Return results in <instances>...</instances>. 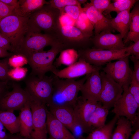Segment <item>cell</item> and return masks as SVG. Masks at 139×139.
<instances>
[{
    "instance_id": "49",
    "label": "cell",
    "mask_w": 139,
    "mask_h": 139,
    "mask_svg": "<svg viewBox=\"0 0 139 139\" xmlns=\"http://www.w3.org/2000/svg\"><path fill=\"white\" fill-rule=\"evenodd\" d=\"M130 139H139V129L136 130Z\"/></svg>"
},
{
    "instance_id": "18",
    "label": "cell",
    "mask_w": 139,
    "mask_h": 139,
    "mask_svg": "<svg viewBox=\"0 0 139 139\" xmlns=\"http://www.w3.org/2000/svg\"><path fill=\"white\" fill-rule=\"evenodd\" d=\"M82 8L93 27L95 35L103 31L114 30L111 25L110 20L96 9L90 3L85 4Z\"/></svg>"
},
{
    "instance_id": "20",
    "label": "cell",
    "mask_w": 139,
    "mask_h": 139,
    "mask_svg": "<svg viewBox=\"0 0 139 139\" xmlns=\"http://www.w3.org/2000/svg\"><path fill=\"white\" fill-rule=\"evenodd\" d=\"M47 127L49 139H76L70 131L55 118L48 110Z\"/></svg>"
},
{
    "instance_id": "22",
    "label": "cell",
    "mask_w": 139,
    "mask_h": 139,
    "mask_svg": "<svg viewBox=\"0 0 139 139\" xmlns=\"http://www.w3.org/2000/svg\"><path fill=\"white\" fill-rule=\"evenodd\" d=\"M131 19V12L129 10L117 13L116 17L110 20L111 25L113 29L119 32L124 39L129 31Z\"/></svg>"
},
{
    "instance_id": "44",
    "label": "cell",
    "mask_w": 139,
    "mask_h": 139,
    "mask_svg": "<svg viewBox=\"0 0 139 139\" xmlns=\"http://www.w3.org/2000/svg\"><path fill=\"white\" fill-rule=\"evenodd\" d=\"M8 82L0 81V100L9 91Z\"/></svg>"
},
{
    "instance_id": "47",
    "label": "cell",
    "mask_w": 139,
    "mask_h": 139,
    "mask_svg": "<svg viewBox=\"0 0 139 139\" xmlns=\"http://www.w3.org/2000/svg\"><path fill=\"white\" fill-rule=\"evenodd\" d=\"M7 139H30L28 137H24L21 136L19 133L16 135H13L10 133L7 134Z\"/></svg>"
},
{
    "instance_id": "6",
    "label": "cell",
    "mask_w": 139,
    "mask_h": 139,
    "mask_svg": "<svg viewBox=\"0 0 139 139\" xmlns=\"http://www.w3.org/2000/svg\"><path fill=\"white\" fill-rule=\"evenodd\" d=\"M55 35L63 45L64 50H78L84 49L83 46L90 39L92 34L85 33L74 26L60 24Z\"/></svg>"
},
{
    "instance_id": "17",
    "label": "cell",
    "mask_w": 139,
    "mask_h": 139,
    "mask_svg": "<svg viewBox=\"0 0 139 139\" xmlns=\"http://www.w3.org/2000/svg\"><path fill=\"white\" fill-rule=\"evenodd\" d=\"M102 89V82L99 71L90 74L83 83L80 91L84 99L99 102Z\"/></svg>"
},
{
    "instance_id": "45",
    "label": "cell",
    "mask_w": 139,
    "mask_h": 139,
    "mask_svg": "<svg viewBox=\"0 0 139 139\" xmlns=\"http://www.w3.org/2000/svg\"><path fill=\"white\" fill-rule=\"evenodd\" d=\"M7 6L15 10L18 5V0H0Z\"/></svg>"
},
{
    "instance_id": "31",
    "label": "cell",
    "mask_w": 139,
    "mask_h": 139,
    "mask_svg": "<svg viewBox=\"0 0 139 139\" xmlns=\"http://www.w3.org/2000/svg\"><path fill=\"white\" fill-rule=\"evenodd\" d=\"M75 26L85 33L92 34L93 27L83 10L75 21Z\"/></svg>"
},
{
    "instance_id": "34",
    "label": "cell",
    "mask_w": 139,
    "mask_h": 139,
    "mask_svg": "<svg viewBox=\"0 0 139 139\" xmlns=\"http://www.w3.org/2000/svg\"><path fill=\"white\" fill-rule=\"evenodd\" d=\"M60 11L61 13L67 15L76 21L83 11V8L81 5H70L65 6Z\"/></svg>"
},
{
    "instance_id": "2",
    "label": "cell",
    "mask_w": 139,
    "mask_h": 139,
    "mask_svg": "<svg viewBox=\"0 0 139 139\" xmlns=\"http://www.w3.org/2000/svg\"><path fill=\"white\" fill-rule=\"evenodd\" d=\"M60 15L59 10L45 4L29 16L28 31L55 35L60 25Z\"/></svg>"
},
{
    "instance_id": "23",
    "label": "cell",
    "mask_w": 139,
    "mask_h": 139,
    "mask_svg": "<svg viewBox=\"0 0 139 139\" xmlns=\"http://www.w3.org/2000/svg\"><path fill=\"white\" fill-rule=\"evenodd\" d=\"M48 4L49 1L45 0H19L14 14L23 16H29L44 5Z\"/></svg>"
},
{
    "instance_id": "32",
    "label": "cell",
    "mask_w": 139,
    "mask_h": 139,
    "mask_svg": "<svg viewBox=\"0 0 139 139\" xmlns=\"http://www.w3.org/2000/svg\"><path fill=\"white\" fill-rule=\"evenodd\" d=\"M8 63L10 67L15 68L21 67L28 63L27 57L19 54H13L8 59Z\"/></svg>"
},
{
    "instance_id": "51",
    "label": "cell",
    "mask_w": 139,
    "mask_h": 139,
    "mask_svg": "<svg viewBox=\"0 0 139 139\" xmlns=\"http://www.w3.org/2000/svg\"><path fill=\"white\" fill-rule=\"evenodd\" d=\"M47 139H49L48 138Z\"/></svg>"
},
{
    "instance_id": "50",
    "label": "cell",
    "mask_w": 139,
    "mask_h": 139,
    "mask_svg": "<svg viewBox=\"0 0 139 139\" xmlns=\"http://www.w3.org/2000/svg\"><path fill=\"white\" fill-rule=\"evenodd\" d=\"M77 1L80 5L84 3L87 1L86 0H77Z\"/></svg>"
},
{
    "instance_id": "12",
    "label": "cell",
    "mask_w": 139,
    "mask_h": 139,
    "mask_svg": "<svg viewBox=\"0 0 139 139\" xmlns=\"http://www.w3.org/2000/svg\"><path fill=\"white\" fill-rule=\"evenodd\" d=\"M101 80L102 89L100 101L102 105L109 110L113 107L123 92L121 85L102 71L100 73Z\"/></svg>"
},
{
    "instance_id": "39",
    "label": "cell",
    "mask_w": 139,
    "mask_h": 139,
    "mask_svg": "<svg viewBox=\"0 0 139 139\" xmlns=\"http://www.w3.org/2000/svg\"><path fill=\"white\" fill-rule=\"evenodd\" d=\"M14 8L0 1V20L9 15L14 14Z\"/></svg>"
},
{
    "instance_id": "19",
    "label": "cell",
    "mask_w": 139,
    "mask_h": 139,
    "mask_svg": "<svg viewBox=\"0 0 139 139\" xmlns=\"http://www.w3.org/2000/svg\"><path fill=\"white\" fill-rule=\"evenodd\" d=\"M47 107L49 108L48 111L54 117L63 124L71 133L75 128L79 125L76 121L73 107L55 106Z\"/></svg>"
},
{
    "instance_id": "25",
    "label": "cell",
    "mask_w": 139,
    "mask_h": 139,
    "mask_svg": "<svg viewBox=\"0 0 139 139\" xmlns=\"http://www.w3.org/2000/svg\"><path fill=\"white\" fill-rule=\"evenodd\" d=\"M109 110L104 107L100 102L91 115L89 121V127L92 130L101 127L105 125Z\"/></svg>"
},
{
    "instance_id": "38",
    "label": "cell",
    "mask_w": 139,
    "mask_h": 139,
    "mask_svg": "<svg viewBox=\"0 0 139 139\" xmlns=\"http://www.w3.org/2000/svg\"><path fill=\"white\" fill-rule=\"evenodd\" d=\"M90 3L102 13L107 9L111 3L110 0H91Z\"/></svg>"
},
{
    "instance_id": "24",
    "label": "cell",
    "mask_w": 139,
    "mask_h": 139,
    "mask_svg": "<svg viewBox=\"0 0 139 139\" xmlns=\"http://www.w3.org/2000/svg\"><path fill=\"white\" fill-rule=\"evenodd\" d=\"M119 117L115 115L113 118L104 126L92 131L85 139H111L113 129Z\"/></svg>"
},
{
    "instance_id": "10",
    "label": "cell",
    "mask_w": 139,
    "mask_h": 139,
    "mask_svg": "<svg viewBox=\"0 0 139 139\" xmlns=\"http://www.w3.org/2000/svg\"><path fill=\"white\" fill-rule=\"evenodd\" d=\"M30 105L32 115L33 130L30 139H47L46 105L30 95Z\"/></svg>"
},
{
    "instance_id": "3",
    "label": "cell",
    "mask_w": 139,
    "mask_h": 139,
    "mask_svg": "<svg viewBox=\"0 0 139 139\" xmlns=\"http://www.w3.org/2000/svg\"><path fill=\"white\" fill-rule=\"evenodd\" d=\"M29 18L13 14L0 20V33L9 41L13 54L28 31Z\"/></svg>"
},
{
    "instance_id": "46",
    "label": "cell",
    "mask_w": 139,
    "mask_h": 139,
    "mask_svg": "<svg viewBox=\"0 0 139 139\" xmlns=\"http://www.w3.org/2000/svg\"><path fill=\"white\" fill-rule=\"evenodd\" d=\"M5 127L0 121V139H7V134L6 133Z\"/></svg>"
},
{
    "instance_id": "15",
    "label": "cell",
    "mask_w": 139,
    "mask_h": 139,
    "mask_svg": "<svg viewBox=\"0 0 139 139\" xmlns=\"http://www.w3.org/2000/svg\"><path fill=\"white\" fill-rule=\"evenodd\" d=\"M101 69V66L93 65L79 58L78 61L63 69L58 70L53 74L61 79H73L100 71Z\"/></svg>"
},
{
    "instance_id": "14",
    "label": "cell",
    "mask_w": 139,
    "mask_h": 139,
    "mask_svg": "<svg viewBox=\"0 0 139 139\" xmlns=\"http://www.w3.org/2000/svg\"><path fill=\"white\" fill-rule=\"evenodd\" d=\"M98 102L85 99L81 96L78 97L73 107L76 122L84 133L88 134L92 131L89 126V121Z\"/></svg>"
},
{
    "instance_id": "43",
    "label": "cell",
    "mask_w": 139,
    "mask_h": 139,
    "mask_svg": "<svg viewBox=\"0 0 139 139\" xmlns=\"http://www.w3.org/2000/svg\"><path fill=\"white\" fill-rule=\"evenodd\" d=\"M0 48L10 51L12 53V49L8 40L0 33Z\"/></svg>"
},
{
    "instance_id": "41",
    "label": "cell",
    "mask_w": 139,
    "mask_h": 139,
    "mask_svg": "<svg viewBox=\"0 0 139 139\" xmlns=\"http://www.w3.org/2000/svg\"><path fill=\"white\" fill-rule=\"evenodd\" d=\"M59 20L62 25H75V21L65 14L61 13Z\"/></svg>"
},
{
    "instance_id": "36",
    "label": "cell",
    "mask_w": 139,
    "mask_h": 139,
    "mask_svg": "<svg viewBox=\"0 0 139 139\" xmlns=\"http://www.w3.org/2000/svg\"><path fill=\"white\" fill-rule=\"evenodd\" d=\"M128 90L136 102L139 105V82L136 80L133 71L131 82L128 87Z\"/></svg>"
},
{
    "instance_id": "9",
    "label": "cell",
    "mask_w": 139,
    "mask_h": 139,
    "mask_svg": "<svg viewBox=\"0 0 139 139\" xmlns=\"http://www.w3.org/2000/svg\"><path fill=\"white\" fill-rule=\"evenodd\" d=\"M128 86L123 87V92L120 97L115 103L112 111L115 115L124 117L131 123L132 127L138 126L139 105L128 90Z\"/></svg>"
},
{
    "instance_id": "7",
    "label": "cell",
    "mask_w": 139,
    "mask_h": 139,
    "mask_svg": "<svg viewBox=\"0 0 139 139\" xmlns=\"http://www.w3.org/2000/svg\"><path fill=\"white\" fill-rule=\"evenodd\" d=\"M79 58L91 64L100 67L115 60L130 56L126 53V48L121 50H103L95 48H86L77 51Z\"/></svg>"
},
{
    "instance_id": "48",
    "label": "cell",
    "mask_w": 139,
    "mask_h": 139,
    "mask_svg": "<svg viewBox=\"0 0 139 139\" xmlns=\"http://www.w3.org/2000/svg\"><path fill=\"white\" fill-rule=\"evenodd\" d=\"M13 54V53H10L7 50L0 48V58L9 57Z\"/></svg>"
},
{
    "instance_id": "11",
    "label": "cell",
    "mask_w": 139,
    "mask_h": 139,
    "mask_svg": "<svg viewBox=\"0 0 139 139\" xmlns=\"http://www.w3.org/2000/svg\"><path fill=\"white\" fill-rule=\"evenodd\" d=\"M129 56L108 62L102 69L103 71L122 87L129 86L131 81L133 71L129 66Z\"/></svg>"
},
{
    "instance_id": "33",
    "label": "cell",
    "mask_w": 139,
    "mask_h": 139,
    "mask_svg": "<svg viewBox=\"0 0 139 139\" xmlns=\"http://www.w3.org/2000/svg\"><path fill=\"white\" fill-rule=\"evenodd\" d=\"M28 71V69L26 67L13 68L10 70L8 74L11 80L19 81L25 78Z\"/></svg>"
},
{
    "instance_id": "27",
    "label": "cell",
    "mask_w": 139,
    "mask_h": 139,
    "mask_svg": "<svg viewBox=\"0 0 139 139\" xmlns=\"http://www.w3.org/2000/svg\"><path fill=\"white\" fill-rule=\"evenodd\" d=\"M131 21L129 29L126 38L123 41L125 45L127 42L133 41L135 42L139 40V7L137 4L131 12Z\"/></svg>"
},
{
    "instance_id": "29",
    "label": "cell",
    "mask_w": 139,
    "mask_h": 139,
    "mask_svg": "<svg viewBox=\"0 0 139 139\" xmlns=\"http://www.w3.org/2000/svg\"><path fill=\"white\" fill-rule=\"evenodd\" d=\"M56 59L55 66H59L62 64L70 65L76 62L79 57L77 51L73 49L63 50Z\"/></svg>"
},
{
    "instance_id": "40",
    "label": "cell",
    "mask_w": 139,
    "mask_h": 139,
    "mask_svg": "<svg viewBox=\"0 0 139 139\" xmlns=\"http://www.w3.org/2000/svg\"><path fill=\"white\" fill-rule=\"evenodd\" d=\"M126 48V53L139 59V40Z\"/></svg>"
},
{
    "instance_id": "42",
    "label": "cell",
    "mask_w": 139,
    "mask_h": 139,
    "mask_svg": "<svg viewBox=\"0 0 139 139\" xmlns=\"http://www.w3.org/2000/svg\"><path fill=\"white\" fill-rule=\"evenodd\" d=\"M129 58L133 63L134 68L133 71L136 80L139 82V59L133 55H130Z\"/></svg>"
},
{
    "instance_id": "35",
    "label": "cell",
    "mask_w": 139,
    "mask_h": 139,
    "mask_svg": "<svg viewBox=\"0 0 139 139\" xmlns=\"http://www.w3.org/2000/svg\"><path fill=\"white\" fill-rule=\"evenodd\" d=\"M49 2L52 7L58 9L60 11L68 5H81L77 0H50Z\"/></svg>"
},
{
    "instance_id": "1",
    "label": "cell",
    "mask_w": 139,
    "mask_h": 139,
    "mask_svg": "<svg viewBox=\"0 0 139 139\" xmlns=\"http://www.w3.org/2000/svg\"><path fill=\"white\" fill-rule=\"evenodd\" d=\"M90 74L76 81L74 79H61L53 74V91L47 106H66L73 108L82 86Z\"/></svg>"
},
{
    "instance_id": "28",
    "label": "cell",
    "mask_w": 139,
    "mask_h": 139,
    "mask_svg": "<svg viewBox=\"0 0 139 139\" xmlns=\"http://www.w3.org/2000/svg\"><path fill=\"white\" fill-rule=\"evenodd\" d=\"M0 121L10 133L14 134L19 132V118L13 111L0 110Z\"/></svg>"
},
{
    "instance_id": "37",
    "label": "cell",
    "mask_w": 139,
    "mask_h": 139,
    "mask_svg": "<svg viewBox=\"0 0 139 139\" xmlns=\"http://www.w3.org/2000/svg\"><path fill=\"white\" fill-rule=\"evenodd\" d=\"M8 58L0 60V80L1 81L9 82L11 80L8 74L10 69L8 63Z\"/></svg>"
},
{
    "instance_id": "13",
    "label": "cell",
    "mask_w": 139,
    "mask_h": 139,
    "mask_svg": "<svg viewBox=\"0 0 139 139\" xmlns=\"http://www.w3.org/2000/svg\"><path fill=\"white\" fill-rule=\"evenodd\" d=\"M12 90L0 100V110L13 111L20 110L29 100L30 95L18 83L13 82Z\"/></svg>"
},
{
    "instance_id": "26",
    "label": "cell",
    "mask_w": 139,
    "mask_h": 139,
    "mask_svg": "<svg viewBox=\"0 0 139 139\" xmlns=\"http://www.w3.org/2000/svg\"><path fill=\"white\" fill-rule=\"evenodd\" d=\"M111 139H129L133 130L131 122L124 117L118 118Z\"/></svg>"
},
{
    "instance_id": "21",
    "label": "cell",
    "mask_w": 139,
    "mask_h": 139,
    "mask_svg": "<svg viewBox=\"0 0 139 139\" xmlns=\"http://www.w3.org/2000/svg\"><path fill=\"white\" fill-rule=\"evenodd\" d=\"M30 99L20 110L18 116L20 124L19 134L22 136L29 138L33 130L32 115L30 105Z\"/></svg>"
},
{
    "instance_id": "5",
    "label": "cell",
    "mask_w": 139,
    "mask_h": 139,
    "mask_svg": "<svg viewBox=\"0 0 139 139\" xmlns=\"http://www.w3.org/2000/svg\"><path fill=\"white\" fill-rule=\"evenodd\" d=\"M59 42L54 35L28 31L21 42L15 54L26 57L32 53L43 50L46 47Z\"/></svg>"
},
{
    "instance_id": "8",
    "label": "cell",
    "mask_w": 139,
    "mask_h": 139,
    "mask_svg": "<svg viewBox=\"0 0 139 139\" xmlns=\"http://www.w3.org/2000/svg\"><path fill=\"white\" fill-rule=\"evenodd\" d=\"M53 76L40 78L30 74L25 78V90L33 98L46 105L53 91Z\"/></svg>"
},
{
    "instance_id": "4",
    "label": "cell",
    "mask_w": 139,
    "mask_h": 139,
    "mask_svg": "<svg viewBox=\"0 0 139 139\" xmlns=\"http://www.w3.org/2000/svg\"><path fill=\"white\" fill-rule=\"evenodd\" d=\"M63 50V45L58 42L47 51H37L28 55L26 57L31 68L30 74L40 78L48 72L54 74L58 70L54 65V62L57 55Z\"/></svg>"
},
{
    "instance_id": "16",
    "label": "cell",
    "mask_w": 139,
    "mask_h": 139,
    "mask_svg": "<svg viewBox=\"0 0 139 139\" xmlns=\"http://www.w3.org/2000/svg\"><path fill=\"white\" fill-rule=\"evenodd\" d=\"M111 31L104 30L90 39L95 48L103 50H119L124 49L125 45L120 34H114Z\"/></svg>"
},
{
    "instance_id": "30",
    "label": "cell",
    "mask_w": 139,
    "mask_h": 139,
    "mask_svg": "<svg viewBox=\"0 0 139 139\" xmlns=\"http://www.w3.org/2000/svg\"><path fill=\"white\" fill-rule=\"evenodd\" d=\"M111 3L107 9L103 13L105 15L109 14L112 12L117 14L123 11L130 10L138 0H115Z\"/></svg>"
}]
</instances>
